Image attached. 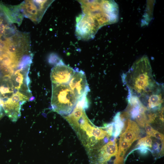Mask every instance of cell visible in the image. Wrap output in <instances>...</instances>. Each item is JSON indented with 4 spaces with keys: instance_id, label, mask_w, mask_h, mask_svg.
Returning <instances> with one entry per match:
<instances>
[{
    "instance_id": "1",
    "label": "cell",
    "mask_w": 164,
    "mask_h": 164,
    "mask_svg": "<svg viewBox=\"0 0 164 164\" xmlns=\"http://www.w3.org/2000/svg\"><path fill=\"white\" fill-rule=\"evenodd\" d=\"M122 77L128 89L129 95L138 98L152 91L158 83L154 79L149 61L146 56L135 62Z\"/></svg>"
},
{
    "instance_id": "2",
    "label": "cell",
    "mask_w": 164,
    "mask_h": 164,
    "mask_svg": "<svg viewBox=\"0 0 164 164\" xmlns=\"http://www.w3.org/2000/svg\"><path fill=\"white\" fill-rule=\"evenodd\" d=\"M83 13L96 20L101 27L116 22L118 8L114 2L109 0H79Z\"/></svg>"
},
{
    "instance_id": "3",
    "label": "cell",
    "mask_w": 164,
    "mask_h": 164,
    "mask_svg": "<svg viewBox=\"0 0 164 164\" xmlns=\"http://www.w3.org/2000/svg\"><path fill=\"white\" fill-rule=\"evenodd\" d=\"M79 99L68 84H52L51 106L53 110L61 115L70 114Z\"/></svg>"
},
{
    "instance_id": "4",
    "label": "cell",
    "mask_w": 164,
    "mask_h": 164,
    "mask_svg": "<svg viewBox=\"0 0 164 164\" xmlns=\"http://www.w3.org/2000/svg\"><path fill=\"white\" fill-rule=\"evenodd\" d=\"M73 128L83 144L88 150L93 147L98 141L106 137L110 136L106 130L94 126L87 116L80 118Z\"/></svg>"
},
{
    "instance_id": "5",
    "label": "cell",
    "mask_w": 164,
    "mask_h": 164,
    "mask_svg": "<svg viewBox=\"0 0 164 164\" xmlns=\"http://www.w3.org/2000/svg\"><path fill=\"white\" fill-rule=\"evenodd\" d=\"M54 0H26L16 6L21 15L35 23L41 20Z\"/></svg>"
},
{
    "instance_id": "6",
    "label": "cell",
    "mask_w": 164,
    "mask_h": 164,
    "mask_svg": "<svg viewBox=\"0 0 164 164\" xmlns=\"http://www.w3.org/2000/svg\"><path fill=\"white\" fill-rule=\"evenodd\" d=\"M75 35L80 40L93 38L101 27L98 22L91 16L82 13L76 19Z\"/></svg>"
},
{
    "instance_id": "7",
    "label": "cell",
    "mask_w": 164,
    "mask_h": 164,
    "mask_svg": "<svg viewBox=\"0 0 164 164\" xmlns=\"http://www.w3.org/2000/svg\"><path fill=\"white\" fill-rule=\"evenodd\" d=\"M76 70L60 60L52 69L50 78L52 83L55 84H68Z\"/></svg>"
},
{
    "instance_id": "8",
    "label": "cell",
    "mask_w": 164,
    "mask_h": 164,
    "mask_svg": "<svg viewBox=\"0 0 164 164\" xmlns=\"http://www.w3.org/2000/svg\"><path fill=\"white\" fill-rule=\"evenodd\" d=\"M68 85L79 100L87 96L90 91L85 73L82 70H76Z\"/></svg>"
},
{
    "instance_id": "9",
    "label": "cell",
    "mask_w": 164,
    "mask_h": 164,
    "mask_svg": "<svg viewBox=\"0 0 164 164\" xmlns=\"http://www.w3.org/2000/svg\"><path fill=\"white\" fill-rule=\"evenodd\" d=\"M139 98L140 101L146 104L149 109H158L163 101V85L157 83L152 91Z\"/></svg>"
},
{
    "instance_id": "10",
    "label": "cell",
    "mask_w": 164,
    "mask_h": 164,
    "mask_svg": "<svg viewBox=\"0 0 164 164\" xmlns=\"http://www.w3.org/2000/svg\"><path fill=\"white\" fill-rule=\"evenodd\" d=\"M127 127L125 132L121 135V138L132 144L139 138L140 130L134 121L128 120Z\"/></svg>"
},
{
    "instance_id": "11",
    "label": "cell",
    "mask_w": 164,
    "mask_h": 164,
    "mask_svg": "<svg viewBox=\"0 0 164 164\" xmlns=\"http://www.w3.org/2000/svg\"><path fill=\"white\" fill-rule=\"evenodd\" d=\"M117 152L116 140L110 141L100 149V161L104 162L108 161L112 157L116 155Z\"/></svg>"
},
{
    "instance_id": "12",
    "label": "cell",
    "mask_w": 164,
    "mask_h": 164,
    "mask_svg": "<svg viewBox=\"0 0 164 164\" xmlns=\"http://www.w3.org/2000/svg\"><path fill=\"white\" fill-rule=\"evenodd\" d=\"M132 144L120 138L119 149L114 161V164H121L123 160L124 156L126 151Z\"/></svg>"
},
{
    "instance_id": "13",
    "label": "cell",
    "mask_w": 164,
    "mask_h": 164,
    "mask_svg": "<svg viewBox=\"0 0 164 164\" xmlns=\"http://www.w3.org/2000/svg\"><path fill=\"white\" fill-rule=\"evenodd\" d=\"M120 114V112L118 113L114 118L115 130L113 135L115 138L118 136L124 127V124L121 118Z\"/></svg>"
},
{
    "instance_id": "14",
    "label": "cell",
    "mask_w": 164,
    "mask_h": 164,
    "mask_svg": "<svg viewBox=\"0 0 164 164\" xmlns=\"http://www.w3.org/2000/svg\"><path fill=\"white\" fill-rule=\"evenodd\" d=\"M150 137L147 136L140 139L138 140L137 145L139 146L151 147L152 146V142Z\"/></svg>"
},
{
    "instance_id": "15",
    "label": "cell",
    "mask_w": 164,
    "mask_h": 164,
    "mask_svg": "<svg viewBox=\"0 0 164 164\" xmlns=\"http://www.w3.org/2000/svg\"><path fill=\"white\" fill-rule=\"evenodd\" d=\"M139 126L144 127L147 122V117L144 112L140 113L135 118Z\"/></svg>"
},
{
    "instance_id": "16",
    "label": "cell",
    "mask_w": 164,
    "mask_h": 164,
    "mask_svg": "<svg viewBox=\"0 0 164 164\" xmlns=\"http://www.w3.org/2000/svg\"><path fill=\"white\" fill-rule=\"evenodd\" d=\"M151 136L159 139L162 141L164 140L163 135L155 129L152 133Z\"/></svg>"
},
{
    "instance_id": "17",
    "label": "cell",
    "mask_w": 164,
    "mask_h": 164,
    "mask_svg": "<svg viewBox=\"0 0 164 164\" xmlns=\"http://www.w3.org/2000/svg\"><path fill=\"white\" fill-rule=\"evenodd\" d=\"M145 130L147 136L150 137L154 129L150 126L149 124L147 122L145 124Z\"/></svg>"
},
{
    "instance_id": "18",
    "label": "cell",
    "mask_w": 164,
    "mask_h": 164,
    "mask_svg": "<svg viewBox=\"0 0 164 164\" xmlns=\"http://www.w3.org/2000/svg\"><path fill=\"white\" fill-rule=\"evenodd\" d=\"M3 113H0V119L3 116Z\"/></svg>"
}]
</instances>
